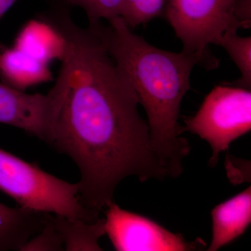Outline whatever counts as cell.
I'll return each mask as SVG.
<instances>
[{
    "mask_svg": "<svg viewBox=\"0 0 251 251\" xmlns=\"http://www.w3.org/2000/svg\"><path fill=\"white\" fill-rule=\"evenodd\" d=\"M183 130L198 135L210 145L209 166L215 167L219 154L251 129V92L242 87L219 85L204 98L197 113L184 120Z\"/></svg>",
    "mask_w": 251,
    "mask_h": 251,
    "instance_id": "cell-5",
    "label": "cell"
},
{
    "mask_svg": "<svg viewBox=\"0 0 251 251\" xmlns=\"http://www.w3.org/2000/svg\"><path fill=\"white\" fill-rule=\"evenodd\" d=\"M0 76L4 83L24 91L49 82L52 79V74L48 63L14 46L0 51Z\"/></svg>",
    "mask_w": 251,
    "mask_h": 251,
    "instance_id": "cell-10",
    "label": "cell"
},
{
    "mask_svg": "<svg viewBox=\"0 0 251 251\" xmlns=\"http://www.w3.org/2000/svg\"><path fill=\"white\" fill-rule=\"evenodd\" d=\"M212 239L208 251H216L244 233L251 223V187L216 206L211 211Z\"/></svg>",
    "mask_w": 251,
    "mask_h": 251,
    "instance_id": "cell-8",
    "label": "cell"
},
{
    "mask_svg": "<svg viewBox=\"0 0 251 251\" xmlns=\"http://www.w3.org/2000/svg\"><path fill=\"white\" fill-rule=\"evenodd\" d=\"M105 231L117 251H202V239L189 242L152 220L122 209L112 201L105 207Z\"/></svg>",
    "mask_w": 251,
    "mask_h": 251,
    "instance_id": "cell-6",
    "label": "cell"
},
{
    "mask_svg": "<svg viewBox=\"0 0 251 251\" xmlns=\"http://www.w3.org/2000/svg\"><path fill=\"white\" fill-rule=\"evenodd\" d=\"M251 0H167V21L181 40L185 52L200 59L201 66L216 69L217 59L209 46L218 45L227 31L251 26Z\"/></svg>",
    "mask_w": 251,
    "mask_h": 251,
    "instance_id": "cell-3",
    "label": "cell"
},
{
    "mask_svg": "<svg viewBox=\"0 0 251 251\" xmlns=\"http://www.w3.org/2000/svg\"><path fill=\"white\" fill-rule=\"evenodd\" d=\"M18 0H0V21Z\"/></svg>",
    "mask_w": 251,
    "mask_h": 251,
    "instance_id": "cell-17",
    "label": "cell"
},
{
    "mask_svg": "<svg viewBox=\"0 0 251 251\" xmlns=\"http://www.w3.org/2000/svg\"><path fill=\"white\" fill-rule=\"evenodd\" d=\"M167 0H125L120 17L130 29L145 24L164 11Z\"/></svg>",
    "mask_w": 251,
    "mask_h": 251,
    "instance_id": "cell-14",
    "label": "cell"
},
{
    "mask_svg": "<svg viewBox=\"0 0 251 251\" xmlns=\"http://www.w3.org/2000/svg\"><path fill=\"white\" fill-rule=\"evenodd\" d=\"M14 46L48 64L53 59L61 60L64 52L62 36L48 21H33L26 25Z\"/></svg>",
    "mask_w": 251,
    "mask_h": 251,
    "instance_id": "cell-11",
    "label": "cell"
},
{
    "mask_svg": "<svg viewBox=\"0 0 251 251\" xmlns=\"http://www.w3.org/2000/svg\"><path fill=\"white\" fill-rule=\"evenodd\" d=\"M93 25L104 46L143 105L150 128L151 148L166 168L169 177L176 178L184 170L183 161L191 147L181 137L178 123L180 106L189 90L193 67L198 57L181 51L158 49L137 35L120 16Z\"/></svg>",
    "mask_w": 251,
    "mask_h": 251,
    "instance_id": "cell-2",
    "label": "cell"
},
{
    "mask_svg": "<svg viewBox=\"0 0 251 251\" xmlns=\"http://www.w3.org/2000/svg\"><path fill=\"white\" fill-rule=\"evenodd\" d=\"M50 21L64 39V52L50 90L54 112L48 144L76 165L81 202L99 216L126 178L169 176L151 148L137 94L95 27H79L63 13Z\"/></svg>",
    "mask_w": 251,
    "mask_h": 251,
    "instance_id": "cell-1",
    "label": "cell"
},
{
    "mask_svg": "<svg viewBox=\"0 0 251 251\" xmlns=\"http://www.w3.org/2000/svg\"><path fill=\"white\" fill-rule=\"evenodd\" d=\"M51 214L0 203V251H18L39 232Z\"/></svg>",
    "mask_w": 251,
    "mask_h": 251,
    "instance_id": "cell-9",
    "label": "cell"
},
{
    "mask_svg": "<svg viewBox=\"0 0 251 251\" xmlns=\"http://www.w3.org/2000/svg\"><path fill=\"white\" fill-rule=\"evenodd\" d=\"M64 242L53 221L52 216L44 227L28 240L21 251H62Z\"/></svg>",
    "mask_w": 251,
    "mask_h": 251,
    "instance_id": "cell-16",
    "label": "cell"
},
{
    "mask_svg": "<svg viewBox=\"0 0 251 251\" xmlns=\"http://www.w3.org/2000/svg\"><path fill=\"white\" fill-rule=\"evenodd\" d=\"M218 46L226 50L241 72L240 78L236 81L238 87L251 90V37L238 35L237 31H227L220 39Z\"/></svg>",
    "mask_w": 251,
    "mask_h": 251,
    "instance_id": "cell-13",
    "label": "cell"
},
{
    "mask_svg": "<svg viewBox=\"0 0 251 251\" xmlns=\"http://www.w3.org/2000/svg\"><path fill=\"white\" fill-rule=\"evenodd\" d=\"M54 111L53 94L25 93L0 82V123L49 143Z\"/></svg>",
    "mask_w": 251,
    "mask_h": 251,
    "instance_id": "cell-7",
    "label": "cell"
},
{
    "mask_svg": "<svg viewBox=\"0 0 251 251\" xmlns=\"http://www.w3.org/2000/svg\"><path fill=\"white\" fill-rule=\"evenodd\" d=\"M84 10L90 23L108 21L120 16L125 0H64Z\"/></svg>",
    "mask_w": 251,
    "mask_h": 251,
    "instance_id": "cell-15",
    "label": "cell"
},
{
    "mask_svg": "<svg viewBox=\"0 0 251 251\" xmlns=\"http://www.w3.org/2000/svg\"><path fill=\"white\" fill-rule=\"evenodd\" d=\"M0 191L31 210L87 221L100 219L82 204L77 183L59 179L1 148Z\"/></svg>",
    "mask_w": 251,
    "mask_h": 251,
    "instance_id": "cell-4",
    "label": "cell"
},
{
    "mask_svg": "<svg viewBox=\"0 0 251 251\" xmlns=\"http://www.w3.org/2000/svg\"><path fill=\"white\" fill-rule=\"evenodd\" d=\"M52 216L54 226L63 239L66 251H101L99 240L105 234V219L95 221Z\"/></svg>",
    "mask_w": 251,
    "mask_h": 251,
    "instance_id": "cell-12",
    "label": "cell"
}]
</instances>
